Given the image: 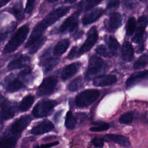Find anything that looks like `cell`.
<instances>
[{"mask_svg": "<svg viewBox=\"0 0 148 148\" xmlns=\"http://www.w3.org/2000/svg\"><path fill=\"white\" fill-rule=\"evenodd\" d=\"M47 1H49V2H54L57 1H58V0H47Z\"/></svg>", "mask_w": 148, "mask_h": 148, "instance_id": "obj_47", "label": "cell"}, {"mask_svg": "<svg viewBox=\"0 0 148 148\" xmlns=\"http://www.w3.org/2000/svg\"><path fill=\"white\" fill-rule=\"evenodd\" d=\"M121 56L125 61H131L134 57V49L129 42H124L121 49Z\"/></svg>", "mask_w": 148, "mask_h": 148, "instance_id": "obj_24", "label": "cell"}, {"mask_svg": "<svg viewBox=\"0 0 148 148\" xmlns=\"http://www.w3.org/2000/svg\"><path fill=\"white\" fill-rule=\"evenodd\" d=\"M46 40V37L43 35L29 37L25 44V47L28 50L30 54H34L44 44Z\"/></svg>", "mask_w": 148, "mask_h": 148, "instance_id": "obj_11", "label": "cell"}, {"mask_svg": "<svg viewBox=\"0 0 148 148\" xmlns=\"http://www.w3.org/2000/svg\"><path fill=\"white\" fill-rule=\"evenodd\" d=\"M18 109L19 108H17L16 103L10 102L5 99H3L2 98L1 102V120H6L12 118Z\"/></svg>", "mask_w": 148, "mask_h": 148, "instance_id": "obj_8", "label": "cell"}, {"mask_svg": "<svg viewBox=\"0 0 148 148\" xmlns=\"http://www.w3.org/2000/svg\"><path fill=\"white\" fill-rule=\"evenodd\" d=\"M82 54L80 49L77 46L73 47L71 51H69V54L67 56V58L69 60H73L74 58H76L79 57Z\"/></svg>", "mask_w": 148, "mask_h": 148, "instance_id": "obj_36", "label": "cell"}, {"mask_svg": "<svg viewBox=\"0 0 148 148\" xmlns=\"http://www.w3.org/2000/svg\"><path fill=\"white\" fill-rule=\"evenodd\" d=\"M31 72V69L29 67H26L23 70L21 71L18 74L19 77H24L28 75Z\"/></svg>", "mask_w": 148, "mask_h": 148, "instance_id": "obj_43", "label": "cell"}, {"mask_svg": "<svg viewBox=\"0 0 148 148\" xmlns=\"http://www.w3.org/2000/svg\"><path fill=\"white\" fill-rule=\"evenodd\" d=\"M70 6H62L50 12L41 21L34 27L30 37L42 35L45 29L65 15L70 10Z\"/></svg>", "mask_w": 148, "mask_h": 148, "instance_id": "obj_1", "label": "cell"}, {"mask_svg": "<svg viewBox=\"0 0 148 148\" xmlns=\"http://www.w3.org/2000/svg\"><path fill=\"white\" fill-rule=\"evenodd\" d=\"M120 0H109L107 4V9H110L112 8H116L119 6Z\"/></svg>", "mask_w": 148, "mask_h": 148, "instance_id": "obj_41", "label": "cell"}, {"mask_svg": "<svg viewBox=\"0 0 148 148\" xmlns=\"http://www.w3.org/2000/svg\"><path fill=\"white\" fill-rule=\"evenodd\" d=\"M79 64V63L76 62L71 64L65 66L61 73V79L62 80H66L75 75L77 71Z\"/></svg>", "mask_w": 148, "mask_h": 148, "instance_id": "obj_21", "label": "cell"}, {"mask_svg": "<svg viewBox=\"0 0 148 148\" xmlns=\"http://www.w3.org/2000/svg\"><path fill=\"white\" fill-rule=\"evenodd\" d=\"M103 138L105 140H111L124 147H128L130 145L129 139L121 135L109 134L106 135Z\"/></svg>", "mask_w": 148, "mask_h": 148, "instance_id": "obj_20", "label": "cell"}, {"mask_svg": "<svg viewBox=\"0 0 148 148\" xmlns=\"http://www.w3.org/2000/svg\"><path fill=\"white\" fill-rule=\"evenodd\" d=\"M69 41L68 39H65L60 40L55 46L54 49V54L56 56H60L64 53L69 46Z\"/></svg>", "mask_w": 148, "mask_h": 148, "instance_id": "obj_27", "label": "cell"}, {"mask_svg": "<svg viewBox=\"0 0 148 148\" xmlns=\"http://www.w3.org/2000/svg\"><path fill=\"white\" fill-rule=\"evenodd\" d=\"M136 27V22L134 17H131L128 18L126 24V34L127 36H131L135 31Z\"/></svg>", "mask_w": 148, "mask_h": 148, "instance_id": "obj_32", "label": "cell"}, {"mask_svg": "<svg viewBox=\"0 0 148 148\" xmlns=\"http://www.w3.org/2000/svg\"><path fill=\"white\" fill-rule=\"evenodd\" d=\"M148 78V70L134 73L132 74L126 82L127 89L130 88L136 84L138 83L142 80Z\"/></svg>", "mask_w": 148, "mask_h": 148, "instance_id": "obj_16", "label": "cell"}, {"mask_svg": "<svg viewBox=\"0 0 148 148\" xmlns=\"http://www.w3.org/2000/svg\"><path fill=\"white\" fill-rule=\"evenodd\" d=\"M61 113H62V111H59L58 112H57L55 115H54V119L55 120V121L57 122L61 115Z\"/></svg>", "mask_w": 148, "mask_h": 148, "instance_id": "obj_44", "label": "cell"}, {"mask_svg": "<svg viewBox=\"0 0 148 148\" xmlns=\"http://www.w3.org/2000/svg\"><path fill=\"white\" fill-rule=\"evenodd\" d=\"M122 16L119 13H113L109 21V27L111 30H114L121 26Z\"/></svg>", "mask_w": 148, "mask_h": 148, "instance_id": "obj_28", "label": "cell"}, {"mask_svg": "<svg viewBox=\"0 0 148 148\" xmlns=\"http://www.w3.org/2000/svg\"><path fill=\"white\" fill-rule=\"evenodd\" d=\"M29 32V27L24 25L20 27L3 49V53H11L14 51L25 40Z\"/></svg>", "mask_w": 148, "mask_h": 148, "instance_id": "obj_2", "label": "cell"}, {"mask_svg": "<svg viewBox=\"0 0 148 148\" xmlns=\"http://www.w3.org/2000/svg\"><path fill=\"white\" fill-rule=\"evenodd\" d=\"M148 23V18L146 16L139 17L138 21V27L135 35L132 38V40L135 43H140L143 38L145 29Z\"/></svg>", "mask_w": 148, "mask_h": 148, "instance_id": "obj_14", "label": "cell"}, {"mask_svg": "<svg viewBox=\"0 0 148 148\" xmlns=\"http://www.w3.org/2000/svg\"><path fill=\"white\" fill-rule=\"evenodd\" d=\"M104 13L103 9L101 8H96L91 12L84 15L82 19V23L84 25L91 24L98 20Z\"/></svg>", "mask_w": 148, "mask_h": 148, "instance_id": "obj_18", "label": "cell"}, {"mask_svg": "<svg viewBox=\"0 0 148 148\" xmlns=\"http://www.w3.org/2000/svg\"><path fill=\"white\" fill-rule=\"evenodd\" d=\"M117 77L112 75H102L94 78L93 84L98 87L112 85L117 82Z\"/></svg>", "mask_w": 148, "mask_h": 148, "instance_id": "obj_15", "label": "cell"}, {"mask_svg": "<svg viewBox=\"0 0 148 148\" xmlns=\"http://www.w3.org/2000/svg\"><path fill=\"white\" fill-rule=\"evenodd\" d=\"M83 79L82 77H78L73 79L68 86V90L71 91H75L83 86Z\"/></svg>", "mask_w": 148, "mask_h": 148, "instance_id": "obj_33", "label": "cell"}, {"mask_svg": "<svg viewBox=\"0 0 148 148\" xmlns=\"http://www.w3.org/2000/svg\"><path fill=\"white\" fill-rule=\"evenodd\" d=\"M31 121V117L28 115L22 116L16 119L5 131L12 135L19 137L21 132L27 128Z\"/></svg>", "mask_w": 148, "mask_h": 148, "instance_id": "obj_5", "label": "cell"}, {"mask_svg": "<svg viewBox=\"0 0 148 148\" xmlns=\"http://www.w3.org/2000/svg\"><path fill=\"white\" fill-rule=\"evenodd\" d=\"M9 12L13 14L17 20H21L24 18L23 12V4L21 1H18L9 9Z\"/></svg>", "mask_w": 148, "mask_h": 148, "instance_id": "obj_26", "label": "cell"}, {"mask_svg": "<svg viewBox=\"0 0 148 148\" xmlns=\"http://www.w3.org/2000/svg\"><path fill=\"white\" fill-rule=\"evenodd\" d=\"M76 119L71 110H69L66 114L65 125L68 129H73L76 124Z\"/></svg>", "mask_w": 148, "mask_h": 148, "instance_id": "obj_30", "label": "cell"}, {"mask_svg": "<svg viewBox=\"0 0 148 148\" xmlns=\"http://www.w3.org/2000/svg\"><path fill=\"white\" fill-rule=\"evenodd\" d=\"M92 124L95 125L90 128V130L92 132H100L106 131L109 128V124L103 121H94L92 123Z\"/></svg>", "mask_w": 148, "mask_h": 148, "instance_id": "obj_31", "label": "cell"}, {"mask_svg": "<svg viewBox=\"0 0 148 148\" xmlns=\"http://www.w3.org/2000/svg\"><path fill=\"white\" fill-rule=\"evenodd\" d=\"M18 137L3 132L0 140V148H15Z\"/></svg>", "mask_w": 148, "mask_h": 148, "instance_id": "obj_17", "label": "cell"}, {"mask_svg": "<svg viewBox=\"0 0 148 148\" xmlns=\"http://www.w3.org/2000/svg\"><path fill=\"white\" fill-rule=\"evenodd\" d=\"M140 1H145V0H140Z\"/></svg>", "mask_w": 148, "mask_h": 148, "instance_id": "obj_48", "label": "cell"}, {"mask_svg": "<svg viewBox=\"0 0 148 148\" xmlns=\"http://www.w3.org/2000/svg\"><path fill=\"white\" fill-rule=\"evenodd\" d=\"M58 144H59L58 142H54L43 144V145H35L34 146V148H49V147H53L54 146H56Z\"/></svg>", "mask_w": 148, "mask_h": 148, "instance_id": "obj_42", "label": "cell"}, {"mask_svg": "<svg viewBox=\"0 0 148 148\" xmlns=\"http://www.w3.org/2000/svg\"><path fill=\"white\" fill-rule=\"evenodd\" d=\"M57 82V77L55 75L45 78L38 88L37 95L39 96H45L51 94L54 90Z\"/></svg>", "mask_w": 148, "mask_h": 148, "instance_id": "obj_6", "label": "cell"}, {"mask_svg": "<svg viewBox=\"0 0 148 148\" xmlns=\"http://www.w3.org/2000/svg\"><path fill=\"white\" fill-rule=\"evenodd\" d=\"M30 61V58L25 55H21L12 61L8 65V69L12 71L25 66Z\"/></svg>", "mask_w": 148, "mask_h": 148, "instance_id": "obj_19", "label": "cell"}, {"mask_svg": "<svg viewBox=\"0 0 148 148\" xmlns=\"http://www.w3.org/2000/svg\"><path fill=\"white\" fill-rule=\"evenodd\" d=\"M35 98L34 96L31 95H28L25 96L21 101L18 105L19 110L21 112H26L28 110L34 102Z\"/></svg>", "mask_w": 148, "mask_h": 148, "instance_id": "obj_29", "label": "cell"}, {"mask_svg": "<svg viewBox=\"0 0 148 148\" xmlns=\"http://www.w3.org/2000/svg\"><path fill=\"white\" fill-rule=\"evenodd\" d=\"M100 92L98 90L88 89L82 91L75 98V105L79 108H84L95 102L99 97Z\"/></svg>", "mask_w": 148, "mask_h": 148, "instance_id": "obj_3", "label": "cell"}, {"mask_svg": "<svg viewBox=\"0 0 148 148\" xmlns=\"http://www.w3.org/2000/svg\"><path fill=\"white\" fill-rule=\"evenodd\" d=\"M102 0H82L77 5V11L81 13L90 10L99 3Z\"/></svg>", "mask_w": 148, "mask_h": 148, "instance_id": "obj_25", "label": "cell"}, {"mask_svg": "<svg viewBox=\"0 0 148 148\" xmlns=\"http://www.w3.org/2000/svg\"><path fill=\"white\" fill-rule=\"evenodd\" d=\"M80 12L76 11L71 16L68 17L61 25L58 29V32L61 34L73 32L78 27L79 16Z\"/></svg>", "mask_w": 148, "mask_h": 148, "instance_id": "obj_9", "label": "cell"}, {"mask_svg": "<svg viewBox=\"0 0 148 148\" xmlns=\"http://www.w3.org/2000/svg\"><path fill=\"white\" fill-rule=\"evenodd\" d=\"M10 0H1V6L2 7L7 4Z\"/></svg>", "mask_w": 148, "mask_h": 148, "instance_id": "obj_45", "label": "cell"}, {"mask_svg": "<svg viewBox=\"0 0 148 148\" xmlns=\"http://www.w3.org/2000/svg\"><path fill=\"white\" fill-rule=\"evenodd\" d=\"M16 26V23H13L12 25H9L8 27H6L4 28V29H2L1 31V40H3V39H5L6 36L8 35V34L10 33L11 31H13V29H14V28Z\"/></svg>", "mask_w": 148, "mask_h": 148, "instance_id": "obj_37", "label": "cell"}, {"mask_svg": "<svg viewBox=\"0 0 148 148\" xmlns=\"http://www.w3.org/2000/svg\"><path fill=\"white\" fill-rule=\"evenodd\" d=\"M60 59L58 58L47 57L45 59L40 60V65L43 66L45 73H47L52 70L59 62Z\"/></svg>", "mask_w": 148, "mask_h": 148, "instance_id": "obj_23", "label": "cell"}, {"mask_svg": "<svg viewBox=\"0 0 148 148\" xmlns=\"http://www.w3.org/2000/svg\"><path fill=\"white\" fill-rule=\"evenodd\" d=\"M134 119V114L132 112H127L122 114L119 119L120 123L124 124H128L131 123Z\"/></svg>", "mask_w": 148, "mask_h": 148, "instance_id": "obj_35", "label": "cell"}, {"mask_svg": "<svg viewBox=\"0 0 148 148\" xmlns=\"http://www.w3.org/2000/svg\"><path fill=\"white\" fill-rule=\"evenodd\" d=\"M95 51L100 56L103 57H110L109 52L107 51L106 47L104 45H99L95 49Z\"/></svg>", "mask_w": 148, "mask_h": 148, "instance_id": "obj_38", "label": "cell"}, {"mask_svg": "<svg viewBox=\"0 0 148 148\" xmlns=\"http://www.w3.org/2000/svg\"><path fill=\"white\" fill-rule=\"evenodd\" d=\"M57 105V102L54 100L43 99L39 101L34 106L32 113L34 117L41 118L50 114Z\"/></svg>", "mask_w": 148, "mask_h": 148, "instance_id": "obj_4", "label": "cell"}, {"mask_svg": "<svg viewBox=\"0 0 148 148\" xmlns=\"http://www.w3.org/2000/svg\"><path fill=\"white\" fill-rule=\"evenodd\" d=\"M148 62V55L143 54L134 63V68L135 69H139L145 66Z\"/></svg>", "mask_w": 148, "mask_h": 148, "instance_id": "obj_34", "label": "cell"}, {"mask_svg": "<svg viewBox=\"0 0 148 148\" xmlns=\"http://www.w3.org/2000/svg\"><path fill=\"white\" fill-rule=\"evenodd\" d=\"M36 0H27L26 6L25 8V12L27 13H31L35 6Z\"/></svg>", "mask_w": 148, "mask_h": 148, "instance_id": "obj_40", "label": "cell"}, {"mask_svg": "<svg viewBox=\"0 0 148 148\" xmlns=\"http://www.w3.org/2000/svg\"><path fill=\"white\" fill-rule=\"evenodd\" d=\"M105 140L104 138L102 137H95L91 140L92 144L97 147H102L103 145L104 141Z\"/></svg>", "mask_w": 148, "mask_h": 148, "instance_id": "obj_39", "label": "cell"}, {"mask_svg": "<svg viewBox=\"0 0 148 148\" xmlns=\"http://www.w3.org/2000/svg\"><path fill=\"white\" fill-rule=\"evenodd\" d=\"M4 88L8 92H14L24 87V83L17 77L8 76L3 81Z\"/></svg>", "mask_w": 148, "mask_h": 148, "instance_id": "obj_12", "label": "cell"}, {"mask_svg": "<svg viewBox=\"0 0 148 148\" xmlns=\"http://www.w3.org/2000/svg\"><path fill=\"white\" fill-rule=\"evenodd\" d=\"M103 60L97 56H92L88 62L87 70L85 77L86 79H91L96 74L99 72L103 66Z\"/></svg>", "mask_w": 148, "mask_h": 148, "instance_id": "obj_7", "label": "cell"}, {"mask_svg": "<svg viewBox=\"0 0 148 148\" xmlns=\"http://www.w3.org/2000/svg\"><path fill=\"white\" fill-rule=\"evenodd\" d=\"M104 40L108 45L110 56H114L117 55L120 47L117 40L114 37L109 35H105L104 36Z\"/></svg>", "mask_w": 148, "mask_h": 148, "instance_id": "obj_22", "label": "cell"}, {"mask_svg": "<svg viewBox=\"0 0 148 148\" xmlns=\"http://www.w3.org/2000/svg\"><path fill=\"white\" fill-rule=\"evenodd\" d=\"M98 39V35L96 27H92L87 32V39L80 49L81 53L83 54L90 50V49L95 44Z\"/></svg>", "mask_w": 148, "mask_h": 148, "instance_id": "obj_10", "label": "cell"}, {"mask_svg": "<svg viewBox=\"0 0 148 148\" xmlns=\"http://www.w3.org/2000/svg\"><path fill=\"white\" fill-rule=\"evenodd\" d=\"M77 0H65L64 2L65 3H72L75 2H76Z\"/></svg>", "mask_w": 148, "mask_h": 148, "instance_id": "obj_46", "label": "cell"}, {"mask_svg": "<svg viewBox=\"0 0 148 148\" xmlns=\"http://www.w3.org/2000/svg\"><path fill=\"white\" fill-rule=\"evenodd\" d=\"M54 127L53 124L48 120H44L31 130V133L35 135H39L49 132L54 129Z\"/></svg>", "mask_w": 148, "mask_h": 148, "instance_id": "obj_13", "label": "cell"}]
</instances>
